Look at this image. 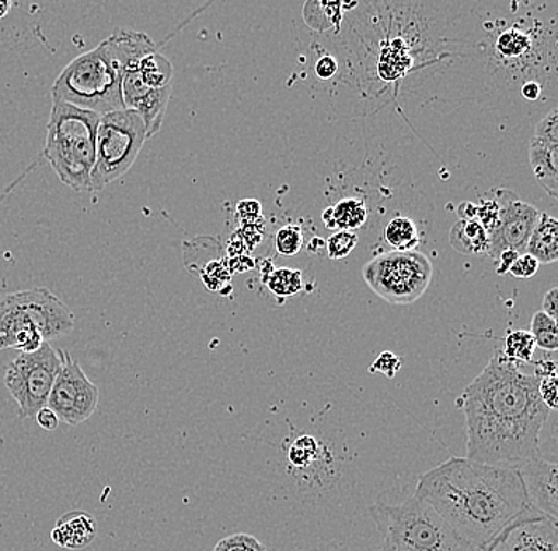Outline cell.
Here are the masks:
<instances>
[{"mask_svg": "<svg viewBox=\"0 0 558 551\" xmlns=\"http://www.w3.org/2000/svg\"><path fill=\"white\" fill-rule=\"evenodd\" d=\"M466 420V453L474 463L518 466L539 456L550 410L541 400L538 376L495 348L490 362L457 399Z\"/></svg>", "mask_w": 558, "mask_h": 551, "instance_id": "obj_1", "label": "cell"}, {"mask_svg": "<svg viewBox=\"0 0 558 551\" xmlns=\"http://www.w3.org/2000/svg\"><path fill=\"white\" fill-rule=\"evenodd\" d=\"M416 496L477 550L529 505L515 467L488 466L469 458H451L422 474Z\"/></svg>", "mask_w": 558, "mask_h": 551, "instance_id": "obj_2", "label": "cell"}, {"mask_svg": "<svg viewBox=\"0 0 558 551\" xmlns=\"http://www.w3.org/2000/svg\"><path fill=\"white\" fill-rule=\"evenodd\" d=\"M153 51L155 41L146 34L118 29L65 65L52 85V103L69 104L100 117L124 110L122 73Z\"/></svg>", "mask_w": 558, "mask_h": 551, "instance_id": "obj_3", "label": "cell"}, {"mask_svg": "<svg viewBox=\"0 0 558 551\" xmlns=\"http://www.w3.org/2000/svg\"><path fill=\"white\" fill-rule=\"evenodd\" d=\"M100 115L52 103L44 156L65 187L89 193Z\"/></svg>", "mask_w": 558, "mask_h": 551, "instance_id": "obj_4", "label": "cell"}, {"mask_svg": "<svg viewBox=\"0 0 558 551\" xmlns=\"http://www.w3.org/2000/svg\"><path fill=\"white\" fill-rule=\"evenodd\" d=\"M73 313L47 288L27 289L0 299V351L38 350L45 342L73 330Z\"/></svg>", "mask_w": 558, "mask_h": 551, "instance_id": "obj_5", "label": "cell"}, {"mask_svg": "<svg viewBox=\"0 0 558 551\" xmlns=\"http://www.w3.org/2000/svg\"><path fill=\"white\" fill-rule=\"evenodd\" d=\"M369 516L393 551H480L416 494L400 504L372 505Z\"/></svg>", "mask_w": 558, "mask_h": 551, "instance_id": "obj_6", "label": "cell"}, {"mask_svg": "<svg viewBox=\"0 0 558 551\" xmlns=\"http://www.w3.org/2000/svg\"><path fill=\"white\" fill-rule=\"evenodd\" d=\"M556 34L547 37V29L539 21L522 26L509 24L497 31L492 45V64L495 73H504L512 83L539 82L544 85V75H556V65L547 64V59L557 61Z\"/></svg>", "mask_w": 558, "mask_h": 551, "instance_id": "obj_7", "label": "cell"}, {"mask_svg": "<svg viewBox=\"0 0 558 551\" xmlns=\"http://www.w3.org/2000/svg\"><path fill=\"white\" fill-rule=\"evenodd\" d=\"M148 141L137 111L118 110L100 117L96 137V164L90 176V193L125 176Z\"/></svg>", "mask_w": 558, "mask_h": 551, "instance_id": "obj_8", "label": "cell"}, {"mask_svg": "<svg viewBox=\"0 0 558 551\" xmlns=\"http://www.w3.org/2000/svg\"><path fill=\"white\" fill-rule=\"evenodd\" d=\"M430 260L421 251H387L365 264L364 280L376 296L396 306H410L432 284Z\"/></svg>", "mask_w": 558, "mask_h": 551, "instance_id": "obj_9", "label": "cell"}, {"mask_svg": "<svg viewBox=\"0 0 558 551\" xmlns=\"http://www.w3.org/2000/svg\"><path fill=\"white\" fill-rule=\"evenodd\" d=\"M62 355L64 351L56 350L45 342L38 350L20 354L7 364L3 382L16 400L23 420L35 417L38 410L47 407L56 376L62 368Z\"/></svg>", "mask_w": 558, "mask_h": 551, "instance_id": "obj_10", "label": "cell"}, {"mask_svg": "<svg viewBox=\"0 0 558 551\" xmlns=\"http://www.w3.org/2000/svg\"><path fill=\"white\" fill-rule=\"evenodd\" d=\"M99 406V388L87 379L82 366L69 354L62 355V368L48 397L59 421L76 427L93 417Z\"/></svg>", "mask_w": 558, "mask_h": 551, "instance_id": "obj_11", "label": "cell"}, {"mask_svg": "<svg viewBox=\"0 0 558 551\" xmlns=\"http://www.w3.org/2000/svg\"><path fill=\"white\" fill-rule=\"evenodd\" d=\"M492 196L498 202L500 214L497 225L487 233L488 256L497 261L504 251L525 253L526 243L539 218L538 208L521 201L512 191L495 190Z\"/></svg>", "mask_w": 558, "mask_h": 551, "instance_id": "obj_12", "label": "cell"}, {"mask_svg": "<svg viewBox=\"0 0 558 551\" xmlns=\"http://www.w3.org/2000/svg\"><path fill=\"white\" fill-rule=\"evenodd\" d=\"M480 551H558L557 519L526 505Z\"/></svg>", "mask_w": 558, "mask_h": 551, "instance_id": "obj_13", "label": "cell"}, {"mask_svg": "<svg viewBox=\"0 0 558 551\" xmlns=\"http://www.w3.org/2000/svg\"><path fill=\"white\" fill-rule=\"evenodd\" d=\"M291 474L305 491H323L338 477V459L333 450L316 435H296L288 446Z\"/></svg>", "mask_w": 558, "mask_h": 551, "instance_id": "obj_14", "label": "cell"}, {"mask_svg": "<svg viewBox=\"0 0 558 551\" xmlns=\"http://www.w3.org/2000/svg\"><path fill=\"white\" fill-rule=\"evenodd\" d=\"M137 64L129 65L122 73V103H124L125 110L137 111L143 124H145L146 137L151 139L162 128L167 107H169L170 97H172V86L163 89H151L143 85Z\"/></svg>", "mask_w": 558, "mask_h": 551, "instance_id": "obj_15", "label": "cell"}, {"mask_svg": "<svg viewBox=\"0 0 558 551\" xmlns=\"http://www.w3.org/2000/svg\"><path fill=\"white\" fill-rule=\"evenodd\" d=\"M515 469L521 474L523 488L530 507L536 508L541 514L549 515L550 518H558V493H557V462L556 459L535 458L526 459Z\"/></svg>", "mask_w": 558, "mask_h": 551, "instance_id": "obj_16", "label": "cell"}, {"mask_svg": "<svg viewBox=\"0 0 558 551\" xmlns=\"http://www.w3.org/2000/svg\"><path fill=\"white\" fill-rule=\"evenodd\" d=\"M97 519L85 511H72L62 515L51 531V540L65 550H83L96 540Z\"/></svg>", "mask_w": 558, "mask_h": 551, "instance_id": "obj_17", "label": "cell"}, {"mask_svg": "<svg viewBox=\"0 0 558 551\" xmlns=\"http://www.w3.org/2000/svg\"><path fill=\"white\" fill-rule=\"evenodd\" d=\"M530 166L533 176L550 197L558 196V145L532 137L530 141Z\"/></svg>", "mask_w": 558, "mask_h": 551, "instance_id": "obj_18", "label": "cell"}, {"mask_svg": "<svg viewBox=\"0 0 558 551\" xmlns=\"http://www.w3.org/2000/svg\"><path fill=\"white\" fill-rule=\"evenodd\" d=\"M525 253L535 257L538 263L554 264L558 260V223L554 216L539 214L533 228Z\"/></svg>", "mask_w": 558, "mask_h": 551, "instance_id": "obj_19", "label": "cell"}, {"mask_svg": "<svg viewBox=\"0 0 558 551\" xmlns=\"http://www.w3.org/2000/svg\"><path fill=\"white\" fill-rule=\"evenodd\" d=\"M368 218V208L364 199L344 197L338 201L333 207L326 208L323 221L327 229H340V231L354 232L361 229Z\"/></svg>", "mask_w": 558, "mask_h": 551, "instance_id": "obj_20", "label": "cell"}, {"mask_svg": "<svg viewBox=\"0 0 558 551\" xmlns=\"http://www.w3.org/2000/svg\"><path fill=\"white\" fill-rule=\"evenodd\" d=\"M449 243L457 253L483 256L488 251V236L477 219H459L449 232Z\"/></svg>", "mask_w": 558, "mask_h": 551, "instance_id": "obj_21", "label": "cell"}, {"mask_svg": "<svg viewBox=\"0 0 558 551\" xmlns=\"http://www.w3.org/2000/svg\"><path fill=\"white\" fill-rule=\"evenodd\" d=\"M137 71L143 85L148 86V88L163 89L172 86V62L157 50L140 59Z\"/></svg>", "mask_w": 558, "mask_h": 551, "instance_id": "obj_22", "label": "cell"}, {"mask_svg": "<svg viewBox=\"0 0 558 551\" xmlns=\"http://www.w3.org/2000/svg\"><path fill=\"white\" fill-rule=\"evenodd\" d=\"M384 240L392 251H414L421 242L417 226L408 216L390 219L384 228Z\"/></svg>", "mask_w": 558, "mask_h": 551, "instance_id": "obj_23", "label": "cell"}, {"mask_svg": "<svg viewBox=\"0 0 558 551\" xmlns=\"http://www.w3.org/2000/svg\"><path fill=\"white\" fill-rule=\"evenodd\" d=\"M265 284L277 298H291L302 291L303 274L299 268H274Z\"/></svg>", "mask_w": 558, "mask_h": 551, "instance_id": "obj_24", "label": "cell"}, {"mask_svg": "<svg viewBox=\"0 0 558 551\" xmlns=\"http://www.w3.org/2000/svg\"><path fill=\"white\" fill-rule=\"evenodd\" d=\"M505 347L501 354L511 361L519 362V364H530L533 362V356H535V338L529 331H511L506 334Z\"/></svg>", "mask_w": 558, "mask_h": 551, "instance_id": "obj_25", "label": "cell"}, {"mask_svg": "<svg viewBox=\"0 0 558 551\" xmlns=\"http://www.w3.org/2000/svg\"><path fill=\"white\" fill-rule=\"evenodd\" d=\"M530 334L535 338L536 347L546 351H556L558 348L557 321L547 316L544 312H536L532 319Z\"/></svg>", "mask_w": 558, "mask_h": 551, "instance_id": "obj_26", "label": "cell"}, {"mask_svg": "<svg viewBox=\"0 0 558 551\" xmlns=\"http://www.w3.org/2000/svg\"><path fill=\"white\" fill-rule=\"evenodd\" d=\"M303 232L299 226L288 225L279 229L275 236V249L279 256L291 257L300 253L303 249Z\"/></svg>", "mask_w": 558, "mask_h": 551, "instance_id": "obj_27", "label": "cell"}, {"mask_svg": "<svg viewBox=\"0 0 558 551\" xmlns=\"http://www.w3.org/2000/svg\"><path fill=\"white\" fill-rule=\"evenodd\" d=\"M357 233L351 231H338L327 239V254L330 260H344L357 247Z\"/></svg>", "mask_w": 558, "mask_h": 551, "instance_id": "obj_28", "label": "cell"}, {"mask_svg": "<svg viewBox=\"0 0 558 551\" xmlns=\"http://www.w3.org/2000/svg\"><path fill=\"white\" fill-rule=\"evenodd\" d=\"M211 551H267V549L251 534L239 532L219 540Z\"/></svg>", "mask_w": 558, "mask_h": 551, "instance_id": "obj_29", "label": "cell"}, {"mask_svg": "<svg viewBox=\"0 0 558 551\" xmlns=\"http://www.w3.org/2000/svg\"><path fill=\"white\" fill-rule=\"evenodd\" d=\"M533 137L539 141L558 145V110L553 108L546 117L541 118L535 128Z\"/></svg>", "mask_w": 558, "mask_h": 551, "instance_id": "obj_30", "label": "cell"}, {"mask_svg": "<svg viewBox=\"0 0 558 551\" xmlns=\"http://www.w3.org/2000/svg\"><path fill=\"white\" fill-rule=\"evenodd\" d=\"M400 369L401 359L399 356L390 354V351H384V354L379 355L376 361L369 366V372H372V374H383L390 380L399 374Z\"/></svg>", "mask_w": 558, "mask_h": 551, "instance_id": "obj_31", "label": "cell"}, {"mask_svg": "<svg viewBox=\"0 0 558 551\" xmlns=\"http://www.w3.org/2000/svg\"><path fill=\"white\" fill-rule=\"evenodd\" d=\"M498 214H500V207H498V202L495 201L494 196L490 199H481V204H477L476 219L484 226L487 233L497 225Z\"/></svg>", "mask_w": 558, "mask_h": 551, "instance_id": "obj_32", "label": "cell"}, {"mask_svg": "<svg viewBox=\"0 0 558 551\" xmlns=\"http://www.w3.org/2000/svg\"><path fill=\"white\" fill-rule=\"evenodd\" d=\"M538 392L541 400L546 404L547 409L556 410L558 404L557 374L539 376Z\"/></svg>", "mask_w": 558, "mask_h": 551, "instance_id": "obj_33", "label": "cell"}, {"mask_svg": "<svg viewBox=\"0 0 558 551\" xmlns=\"http://www.w3.org/2000/svg\"><path fill=\"white\" fill-rule=\"evenodd\" d=\"M538 268V261H536L535 257L530 256V254L523 253L518 257V260H515L512 267L509 268V274H511L512 277L521 278V280H529V278L535 277Z\"/></svg>", "mask_w": 558, "mask_h": 551, "instance_id": "obj_34", "label": "cell"}, {"mask_svg": "<svg viewBox=\"0 0 558 551\" xmlns=\"http://www.w3.org/2000/svg\"><path fill=\"white\" fill-rule=\"evenodd\" d=\"M338 72H340V64H338V59L331 55H320L316 64H314V73H316L317 79L324 80V82L333 79Z\"/></svg>", "mask_w": 558, "mask_h": 551, "instance_id": "obj_35", "label": "cell"}, {"mask_svg": "<svg viewBox=\"0 0 558 551\" xmlns=\"http://www.w3.org/2000/svg\"><path fill=\"white\" fill-rule=\"evenodd\" d=\"M240 219H243L244 225H256L257 221H262V205L259 201L254 199H244L239 202Z\"/></svg>", "mask_w": 558, "mask_h": 551, "instance_id": "obj_36", "label": "cell"}, {"mask_svg": "<svg viewBox=\"0 0 558 551\" xmlns=\"http://www.w3.org/2000/svg\"><path fill=\"white\" fill-rule=\"evenodd\" d=\"M35 420H37L38 427L45 429V431H54L59 427L58 415L50 407H44V409L38 410L37 415H35Z\"/></svg>", "mask_w": 558, "mask_h": 551, "instance_id": "obj_37", "label": "cell"}, {"mask_svg": "<svg viewBox=\"0 0 558 551\" xmlns=\"http://www.w3.org/2000/svg\"><path fill=\"white\" fill-rule=\"evenodd\" d=\"M557 307H558V289L550 288L549 291L544 295L543 310L541 312L546 313L547 316L557 321Z\"/></svg>", "mask_w": 558, "mask_h": 551, "instance_id": "obj_38", "label": "cell"}, {"mask_svg": "<svg viewBox=\"0 0 558 551\" xmlns=\"http://www.w3.org/2000/svg\"><path fill=\"white\" fill-rule=\"evenodd\" d=\"M544 85L539 82H526L521 86V96L529 103H536L543 97Z\"/></svg>", "mask_w": 558, "mask_h": 551, "instance_id": "obj_39", "label": "cell"}, {"mask_svg": "<svg viewBox=\"0 0 558 551\" xmlns=\"http://www.w3.org/2000/svg\"><path fill=\"white\" fill-rule=\"evenodd\" d=\"M519 256H521V254L515 253V251H504V253L498 256V260L495 261V263H497V274H508L509 268L512 267V264L515 263V260H518Z\"/></svg>", "mask_w": 558, "mask_h": 551, "instance_id": "obj_40", "label": "cell"}, {"mask_svg": "<svg viewBox=\"0 0 558 551\" xmlns=\"http://www.w3.org/2000/svg\"><path fill=\"white\" fill-rule=\"evenodd\" d=\"M457 215L460 219H476L477 216V204H471V202H462L457 207Z\"/></svg>", "mask_w": 558, "mask_h": 551, "instance_id": "obj_41", "label": "cell"}, {"mask_svg": "<svg viewBox=\"0 0 558 551\" xmlns=\"http://www.w3.org/2000/svg\"><path fill=\"white\" fill-rule=\"evenodd\" d=\"M379 551H393V550L390 549V547L387 546V543L381 542V547H379Z\"/></svg>", "mask_w": 558, "mask_h": 551, "instance_id": "obj_42", "label": "cell"}]
</instances>
